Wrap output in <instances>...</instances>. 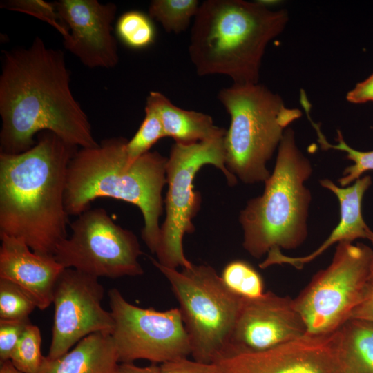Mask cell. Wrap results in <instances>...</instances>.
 Segmentation results:
<instances>
[{
	"mask_svg": "<svg viewBox=\"0 0 373 373\" xmlns=\"http://www.w3.org/2000/svg\"><path fill=\"white\" fill-rule=\"evenodd\" d=\"M0 75V153L31 149L35 136L51 131L78 148L99 145L75 99L64 53L37 36L30 46L3 50Z\"/></svg>",
	"mask_w": 373,
	"mask_h": 373,
	"instance_id": "1",
	"label": "cell"
},
{
	"mask_svg": "<svg viewBox=\"0 0 373 373\" xmlns=\"http://www.w3.org/2000/svg\"><path fill=\"white\" fill-rule=\"evenodd\" d=\"M77 150L45 131L23 153H0V235L22 239L35 253L54 256L68 237L64 194L68 164Z\"/></svg>",
	"mask_w": 373,
	"mask_h": 373,
	"instance_id": "2",
	"label": "cell"
},
{
	"mask_svg": "<svg viewBox=\"0 0 373 373\" xmlns=\"http://www.w3.org/2000/svg\"><path fill=\"white\" fill-rule=\"evenodd\" d=\"M127 141L114 137L102 140L96 147L77 150L68 167L64 206L68 216H79L99 198L137 207L144 220L142 238L155 254L160 234L162 191L166 184L168 157L149 151L130 162Z\"/></svg>",
	"mask_w": 373,
	"mask_h": 373,
	"instance_id": "3",
	"label": "cell"
},
{
	"mask_svg": "<svg viewBox=\"0 0 373 373\" xmlns=\"http://www.w3.org/2000/svg\"><path fill=\"white\" fill-rule=\"evenodd\" d=\"M288 21L285 9L272 10L259 1L200 3L189 44L197 74L226 75L233 84L259 83L265 49Z\"/></svg>",
	"mask_w": 373,
	"mask_h": 373,
	"instance_id": "4",
	"label": "cell"
},
{
	"mask_svg": "<svg viewBox=\"0 0 373 373\" xmlns=\"http://www.w3.org/2000/svg\"><path fill=\"white\" fill-rule=\"evenodd\" d=\"M312 172L294 131L287 128L262 194L249 200L240 213L242 246L251 256L260 258L274 248L295 249L305 241L312 198L305 182Z\"/></svg>",
	"mask_w": 373,
	"mask_h": 373,
	"instance_id": "5",
	"label": "cell"
},
{
	"mask_svg": "<svg viewBox=\"0 0 373 373\" xmlns=\"http://www.w3.org/2000/svg\"><path fill=\"white\" fill-rule=\"evenodd\" d=\"M230 116L224 137L227 169L246 184L265 182L267 168L288 126L302 116L282 97L260 83L233 84L218 92Z\"/></svg>",
	"mask_w": 373,
	"mask_h": 373,
	"instance_id": "6",
	"label": "cell"
},
{
	"mask_svg": "<svg viewBox=\"0 0 373 373\" xmlns=\"http://www.w3.org/2000/svg\"><path fill=\"white\" fill-rule=\"evenodd\" d=\"M149 259L167 278L179 303L193 359L212 363L225 355L242 298L226 287L210 265L193 264L178 271Z\"/></svg>",
	"mask_w": 373,
	"mask_h": 373,
	"instance_id": "7",
	"label": "cell"
},
{
	"mask_svg": "<svg viewBox=\"0 0 373 373\" xmlns=\"http://www.w3.org/2000/svg\"><path fill=\"white\" fill-rule=\"evenodd\" d=\"M373 297V249L361 242L337 244L333 259L294 299L307 335L338 330Z\"/></svg>",
	"mask_w": 373,
	"mask_h": 373,
	"instance_id": "8",
	"label": "cell"
},
{
	"mask_svg": "<svg viewBox=\"0 0 373 373\" xmlns=\"http://www.w3.org/2000/svg\"><path fill=\"white\" fill-rule=\"evenodd\" d=\"M207 164L220 169L229 185L237 183L226 166L224 137L191 144L175 142L171 149L166 169V217L155 253L156 260L164 267L189 268L193 265L184 256L182 240L186 233L195 231L192 220L200 209L201 197L194 191L193 182L198 171Z\"/></svg>",
	"mask_w": 373,
	"mask_h": 373,
	"instance_id": "9",
	"label": "cell"
},
{
	"mask_svg": "<svg viewBox=\"0 0 373 373\" xmlns=\"http://www.w3.org/2000/svg\"><path fill=\"white\" fill-rule=\"evenodd\" d=\"M71 234L57 247L54 258L64 268L99 278L138 276L143 254L137 236L117 225L103 208L89 209L70 223Z\"/></svg>",
	"mask_w": 373,
	"mask_h": 373,
	"instance_id": "10",
	"label": "cell"
},
{
	"mask_svg": "<svg viewBox=\"0 0 373 373\" xmlns=\"http://www.w3.org/2000/svg\"><path fill=\"white\" fill-rule=\"evenodd\" d=\"M111 333L119 363L144 359L162 363L191 354L179 308L164 312L132 305L116 288L108 291Z\"/></svg>",
	"mask_w": 373,
	"mask_h": 373,
	"instance_id": "11",
	"label": "cell"
},
{
	"mask_svg": "<svg viewBox=\"0 0 373 373\" xmlns=\"http://www.w3.org/2000/svg\"><path fill=\"white\" fill-rule=\"evenodd\" d=\"M99 278L65 268L55 285L52 340L47 357L57 358L86 336L96 332L111 334L114 320L104 309V289Z\"/></svg>",
	"mask_w": 373,
	"mask_h": 373,
	"instance_id": "12",
	"label": "cell"
},
{
	"mask_svg": "<svg viewBox=\"0 0 373 373\" xmlns=\"http://www.w3.org/2000/svg\"><path fill=\"white\" fill-rule=\"evenodd\" d=\"M307 334L294 299L272 291L242 298L225 355L267 350Z\"/></svg>",
	"mask_w": 373,
	"mask_h": 373,
	"instance_id": "13",
	"label": "cell"
},
{
	"mask_svg": "<svg viewBox=\"0 0 373 373\" xmlns=\"http://www.w3.org/2000/svg\"><path fill=\"white\" fill-rule=\"evenodd\" d=\"M337 334L305 335L260 351L231 354L214 362L219 373H338Z\"/></svg>",
	"mask_w": 373,
	"mask_h": 373,
	"instance_id": "14",
	"label": "cell"
},
{
	"mask_svg": "<svg viewBox=\"0 0 373 373\" xmlns=\"http://www.w3.org/2000/svg\"><path fill=\"white\" fill-rule=\"evenodd\" d=\"M54 3L68 31L63 38L64 48L88 68H114L119 61L112 26L116 5L97 0H60Z\"/></svg>",
	"mask_w": 373,
	"mask_h": 373,
	"instance_id": "15",
	"label": "cell"
},
{
	"mask_svg": "<svg viewBox=\"0 0 373 373\" xmlns=\"http://www.w3.org/2000/svg\"><path fill=\"white\" fill-rule=\"evenodd\" d=\"M0 278L21 287L37 308H48L65 268L54 256L35 253L22 239L5 234L0 235Z\"/></svg>",
	"mask_w": 373,
	"mask_h": 373,
	"instance_id": "16",
	"label": "cell"
},
{
	"mask_svg": "<svg viewBox=\"0 0 373 373\" xmlns=\"http://www.w3.org/2000/svg\"><path fill=\"white\" fill-rule=\"evenodd\" d=\"M319 182L323 187L334 193L338 200L340 220L337 226L323 243L312 253L304 256L291 257L283 254L280 249H272L267 253L265 260L259 264L260 268L287 264L300 269L334 244L352 242L357 239L366 238L370 228L363 218L361 204L363 195L372 184L371 177H361L353 184L345 187H339L328 179L321 180Z\"/></svg>",
	"mask_w": 373,
	"mask_h": 373,
	"instance_id": "17",
	"label": "cell"
},
{
	"mask_svg": "<svg viewBox=\"0 0 373 373\" xmlns=\"http://www.w3.org/2000/svg\"><path fill=\"white\" fill-rule=\"evenodd\" d=\"M117 351L109 333L91 334L61 356H44L36 373H116Z\"/></svg>",
	"mask_w": 373,
	"mask_h": 373,
	"instance_id": "18",
	"label": "cell"
},
{
	"mask_svg": "<svg viewBox=\"0 0 373 373\" xmlns=\"http://www.w3.org/2000/svg\"><path fill=\"white\" fill-rule=\"evenodd\" d=\"M146 102L157 111L165 137H172L175 143L191 144L222 138L226 134L227 130L216 126L210 115L182 109L160 92H150Z\"/></svg>",
	"mask_w": 373,
	"mask_h": 373,
	"instance_id": "19",
	"label": "cell"
},
{
	"mask_svg": "<svg viewBox=\"0 0 373 373\" xmlns=\"http://www.w3.org/2000/svg\"><path fill=\"white\" fill-rule=\"evenodd\" d=\"M336 334L338 373H373V323L351 318Z\"/></svg>",
	"mask_w": 373,
	"mask_h": 373,
	"instance_id": "20",
	"label": "cell"
},
{
	"mask_svg": "<svg viewBox=\"0 0 373 373\" xmlns=\"http://www.w3.org/2000/svg\"><path fill=\"white\" fill-rule=\"evenodd\" d=\"M200 5L198 0H153L149 7V15L166 32L180 34L188 28Z\"/></svg>",
	"mask_w": 373,
	"mask_h": 373,
	"instance_id": "21",
	"label": "cell"
},
{
	"mask_svg": "<svg viewBox=\"0 0 373 373\" xmlns=\"http://www.w3.org/2000/svg\"><path fill=\"white\" fill-rule=\"evenodd\" d=\"M118 39L126 46L141 50L152 45L156 37V29L152 19L139 10L124 12L115 24Z\"/></svg>",
	"mask_w": 373,
	"mask_h": 373,
	"instance_id": "22",
	"label": "cell"
},
{
	"mask_svg": "<svg viewBox=\"0 0 373 373\" xmlns=\"http://www.w3.org/2000/svg\"><path fill=\"white\" fill-rule=\"evenodd\" d=\"M220 277L230 291L242 298L254 299L265 293L264 281L260 274L244 260L229 262Z\"/></svg>",
	"mask_w": 373,
	"mask_h": 373,
	"instance_id": "23",
	"label": "cell"
},
{
	"mask_svg": "<svg viewBox=\"0 0 373 373\" xmlns=\"http://www.w3.org/2000/svg\"><path fill=\"white\" fill-rule=\"evenodd\" d=\"M312 126L316 132L318 142L323 150L335 149L345 151L347 154L346 158L352 161L353 164L346 167L343 173V176L338 180V182L342 187L347 186L361 175L368 171H373V150L369 151H361L350 146L344 140L342 133L338 130L336 140L337 144H332L328 142L324 134L321 130L318 124L314 122L312 118L309 119Z\"/></svg>",
	"mask_w": 373,
	"mask_h": 373,
	"instance_id": "24",
	"label": "cell"
},
{
	"mask_svg": "<svg viewBox=\"0 0 373 373\" xmlns=\"http://www.w3.org/2000/svg\"><path fill=\"white\" fill-rule=\"evenodd\" d=\"M145 117L134 136L128 140L126 151L128 161L133 162L149 151L161 138L165 137L162 123L155 108L146 102Z\"/></svg>",
	"mask_w": 373,
	"mask_h": 373,
	"instance_id": "25",
	"label": "cell"
},
{
	"mask_svg": "<svg viewBox=\"0 0 373 373\" xmlns=\"http://www.w3.org/2000/svg\"><path fill=\"white\" fill-rule=\"evenodd\" d=\"M39 327L29 324L22 333L10 357L13 365L23 373H36L44 358Z\"/></svg>",
	"mask_w": 373,
	"mask_h": 373,
	"instance_id": "26",
	"label": "cell"
},
{
	"mask_svg": "<svg viewBox=\"0 0 373 373\" xmlns=\"http://www.w3.org/2000/svg\"><path fill=\"white\" fill-rule=\"evenodd\" d=\"M37 308L30 296L14 283L0 278V319L22 320Z\"/></svg>",
	"mask_w": 373,
	"mask_h": 373,
	"instance_id": "27",
	"label": "cell"
},
{
	"mask_svg": "<svg viewBox=\"0 0 373 373\" xmlns=\"http://www.w3.org/2000/svg\"><path fill=\"white\" fill-rule=\"evenodd\" d=\"M0 7L28 14L44 21L55 28L63 38L68 33L54 2L43 0H6L1 2Z\"/></svg>",
	"mask_w": 373,
	"mask_h": 373,
	"instance_id": "28",
	"label": "cell"
},
{
	"mask_svg": "<svg viewBox=\"0 0 373 373\" xmlns=\"http://www.w3.org/2000/svg\"><path fill=\"white\" fill-rule=\"evenodd\" d=\"M30 323L29 318L0 319V362L10 360L12 353L22 333Z\"/></svg>",
	"mask_w": 373,
	"mask_h": 373,
	"instance_id": "29",
	"label": "cell"
},
{
	"mask_svg": "<svg viewBox=\"0 0 373 373\" xmlns=\"http://www.w3.org/2000/svg\"><path fill=\"white\" fill-rule=\"evenodd\" d=\"M159 373H219V369L214 363H204L185 357L161 363Z\"/></svg>",
	"mask_w": 373,
	"mask_h": 373,
	"instance_id": "30",
	"label": "cell"
},
{
	"mask_svg": "<svg viewBox=\"0 0 373 373\" xmlns=\"http://www.w3.org/2000/svg\"><path fill=\"white\" fill-rule=\"evenodd\" d=\"M346 99L352 104L373 102V73L367 79L358 82L346 95Z\"/></svg>",
	"mask_w": 373,
	"mask_h": 373,
	"instance_id": "31",
	"label": "cell"
},
{
	"mask_svg": "<svg viewBox=\"0 0 373 373\" xmlns=\"http://www.w3.org/2000/svg\"><path fill=\"white\" fill-rule=\"evenodd\" d=\"M116 373H159V365L152 363L146 367H138L133 363H121Z\"/></svg>",
	"mask_w": 373,
	"mask_h": 373,
	"instance_id": "32",
	"label": "cell"
},
{
	"mask_svg": "<svg viewBox=\"0 0 373 373\" xmlns=\"http://www.w3.org/2000/svg\"><path fill=\"white\" fill-rule=\"evenodd\" d=\"M351 318L361 319L373 323V297L356 309Z\"/></svg>",
	"mask_w": 373,
	"mask_h": 373,
	"instance_id": "33",
	"label": "cell"
},
{
	"mask_svg": "<svg viewBox=\"0 0 373 373\" xmlns=\"http://www.w3.org/2000/svg\"><path fill=\"white\" fill-rule=\"evenodd\" d=\"M0 363V373H23L13 365L10 360Z\"/></svg>",
	"mask_w": 373,
	"mask_h": 373,
	"instance_id": "34",
	"label": "cell"
},
{
	"mask_svg": "<svg viewBox=\"0 0 373 373\" xmlns=\"http://www.w3.org/2000/svg\"><path fill=\"white\" fill-rule=\"evenodd\" d=\"M366 239L370 241L373 247V231L370 229L367 232Z\"/></svg>",
	"mask_w": 373,
	"mask_h": 373,
	"instance_id": "35",
	"label": "cell"
}]
</instances>
